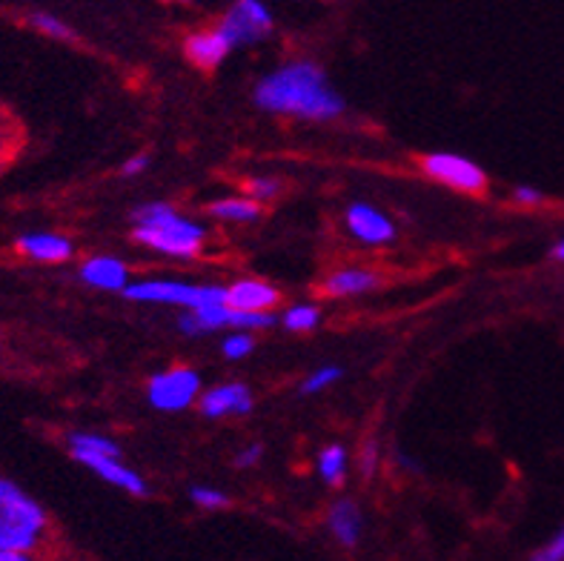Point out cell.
<instances>
[{
	"label": "cell",
	"mask_w": 564,
	"mask_h": 561,
	"mask_svg": "<svg viewBox=\"0 0 564 561\" xmlns=\"http://www.w3.org/2000/svg\"><path fill=\"white\" fill-rule=\"evenodd\" d=\"M376 462H379V447L376 444H365L361 447V458H358V467H361V473L365 476H372V470H376Z\"/></svg>",
	"instance_id": "obj_29"
},
{
	"label": "cell",
	"mask_w": 564,
	"mask_h": 561,
	"mask_svg": "<svg viewBox=\"0 0 564 561\" xmlns=\"http://www.w3.org/2000/svg\"><path fill=\"white\" fill-rule=\"evenodd\" d=\"M132 220H135L132 238L161 256L195 258L207 241V229L200 227L198 220L184 218L175 206L161 204V201L138 206Z\"/></svg>",
	"instance_id": "obj_3"
},
{
	"label": "cell",
	"mask_w": 564,
	"mask_h": 561,
	"mask_svg": "<svg viewBox=\"0 0 564 561\" xmlns=\"http://www.w3.org/2000/svg\"><path fill=\"white\" fill-rule=\"evenodd\" d=\"M553 258H558V261H564V238L556 244V247H553Z\"/></svg>",
	"instance_id": "obj_32"
},
{
	"label": "cell",
	"mask_w": 564,
	"mask_h": 561,
	"mask_svg": "<svg viewBox=\"0 0 564 561\" xmlns=\"http://www.w3.org/2000/svg\"><path fill=\"white\" fill-rule=\"evenodd\" d=\"M232 52L227 37L218 32L215 26L209 29H198L193 35L184 37V55L186 61L198 69H215V66H221L227 61V55Z\"/></svg>",
	"instance_id": "obj_13"
},
{
	"label": "cell",
	"mask_w": 564,
	"mask_h": 561,
	"mask_svg": "<svg viewBox=\"0 0 564 561\" xmlns=\"http://www.w3.org/2000/svg\"><path fill=\"white\" fill-rule=\"evenodd\" d=\"M272 12L258 3V0H238L227 12L221 14V21L215 23V29L229 41V46H250V43L264 41L272 32Z\"/></svg>",
	"instance_id": "obj_6"
},
{
	"label": "cell",
	"mask_w": 564,
	"mask_h": 561,
	"mask_svg": "<svg viewBox=\"0 0 564 561\" xmlns=\"http://www.w3.org/2000/svg\"><path fill=\"white\" fill-rule=\"evenodd\" d=\"M221 349L229 362H238V358H247L256 349V338L250 333H232L224 338Z\"/></svg>",
	"instance_id": "obj_24"
},
{
	"label": "cell",
	"mask_w": 564,
	"mask_h": 561,
	"mask_svg": "<svg viewBox=\"0 0 564 561\" xmlns=\"http://www.w3.org/2000/svg\"><path fill=\"white\" fill-rule=\"evenodd\" d=\"M347 470H350V455L341 444H327V447L318 453V476L324 478V484L329 487H338L347 478Z\"/></svg>",
	"instance_id": "obj_18"
},
{
	"label": "cell",
	"mask_w": 564,
	"mask_h": 561,
	"mask_svg": "<svg viewBox=\"0 0 564 561\" xmlns=\"http://www.w3.org/2000/svg\"><path fill=\"white\" fill-rule=\"evenodd\" d=\"M200 376L193 367H170L150 378L147 398L161 412H181L200 398Z\"/></svg>",
	"instance_id": "obj_5"
},
{
	"label": "cell",
	"mask_w": 564,
	"mask_h": 561,
	"mask_svg": "<svg viewBox=\"0 0 564 561\" xmlns=\"http://www.w3.org/2000/svg\"><path fill=\"white\" fill-rule=\"evenodd\" d=\"M329 533L336 536V541L341 548H356L358 539H361V527H365V519H361V510H358L356 501H336L329 507Z\"/></svg>",
	"instance_id": "obj_16"
},
{
	"label": "cell",
	"mask_w": 564,
	"mask_h": 561,
	"mask_svg": "<svg viewBox=\"0 0 564 561\" xmlns=\"http://www.w3.org/2000/svg\"><path fill=\"white\" fill-rule=\"evenodd\" d=\"M530 561H564V527Z\"/></svg>",
	"instance_id": "obj_26"
},
{
	"label": "cell",
	"mask_w": 564,
	"mask_h": 561,
	"mask_svg": "<svg viewBox=\"0 0 564 561\" xmlns=\"http://www.w3.org/2000/svg\"><path fill=\"white\" fill-rule=\"evenodd\" d=\"M0 561H41V559L29 553H0Z\"/></svg>",
	"instance_id": "obj_31"
},
{
	"label": "cell",
	"mask_w": 564,
	"mask_h": 561,
	"mask_svg": "<svg viewBox=\"0 0 564 561\" xmlns=\"http://www.w3.org/2000/svg\"><path fill=\"white\" fill-rule=\"evenodd\" d=\"M247 192H250V201H270L281 192V184L275 179H252L247 184Z\"/></svg>",
	"instance_id": "obj_25"
},
{
	"label": "cell",
	"mask_w": 564,
	"mask_h": 561,
	"mask_svg": "<svg viewBox=\"0 0 564 561\" xmlns=\"http://www.w3.org/2000/svg\"><path fill=\"white\" fill-rule=\"evenodd\" d=\"M50 513L21 484L0 476V553H29L50 541Z\"/></svg>",
	"instance_id": "obj_2"
},
{
	"label": "cell",
	"mask_w": 564,
	"mask_h": 561,
	"mask_svg": "<svg viewBox=\"0 0 564 561\" xmlns=\"http://www.w3.org/2000/svg\"><path fill=\"white\" fill-rule=\"evenodd\" d=\"M256 107L272 115L304 121H333L344 112V98L327 84V75L313 61H286L256 84Z\"/></svg>",
	"instance_id": "obj_1"
},
{
	"label": "cell",
	"mask_w": 564,
	"mask_h": 561,
	"mask_svg": "<svg viewBox=\"0 0 564 561\" xmlns=\"http://www.w3.org/2000/svg\"><path fill=\"white\" fill-rule=\"evenodd\" d=\"M513 198L519 201L522 206H536V204H542L544 195L539 190H533V186H519V190L513 192Z\"/></svg>",
	"instance_id": "obj_30"
},
{
	"label": "cell",
	"mask_w": 564,
	"mask_h": 561,
	"mask_svg": "<svg viewBox=\"0 0 564 561\" xmlns=\"http://www.w3.org/2000/svg\"><path fill=\"white\" fill-rule=\"evenodd\" d=\"M261 455H264V447H261V444H247V447L241 450V453L236 455V464L241 470H247V467H256L258 462H261Z\"/></svg>",
	"instance_id": "obj_28"
},
{
	"label": "cell",
	"mask_w": 564,
	"mask_h": 561,
	"mask_svg": "<svg viewBox=\"0 0 564 561\" xmlns=\"http://www.w3.org/2000/svg\"><path fill=\"white\" fill-rule=\"evenodd\" d=\"M129 301L141 304H172L184 306L186 313L204 310V306L227 304V290L215 284H189V281H172V278H143L132 281L123 290Z\"/></svg>",
	"instance_id": "obj_4"
},
{
	"label": "cell",
	"mask_w": 564,
	"mask_h": 561,
	"mask_svg": "<svg viewBox=\"0 0 564 561\" xmlns=\"http://www.w3.org/2000/svg\"><path fill=\"white\" fill-rule=\"evenodd\" d=\"M147 166H150V155H147V152H138V155H132L123 161L121 175H127V179H135V175H141Z\"/></svg>",
	"instance_id": "obj_27"
},
{
	"label": "cell",
	"mask_w": 564,
	"mask_h": 561,
	"mask_svg": "<svg viewBox=\"0 0 564 561\" xmlns=\"http://www.w3.org/2000/svg\"><path fill=\"white\" fill-rule=\"evenodd\" d=\"M424 175H430L438 184L451 190L467 192V195H481L487 190V172L476 161L453 152H430L422 158Z\"/></svg>",
	"instance_id": "obj_7"
},
{
	"label": "cell",
	"mask_w": 564,
	"mask_h": 561,
	"mask_svg": "<svg viewBox=\"0 0 564 561\" xmlns=\"http://www.w3.org/2000/svg\"><path fill=\"white\" fill-rule=\"evenodd\" d=\"M256 404L252 390L241 381H227L200 392L198 407L207 419H227V416H247Z\"/></svg>",
	"instance_id": "obj_9"
},
{
	"label": "cell",
	"mask_w": 564,
	"mask_h": 561,
	"mask_svg": "<svg viewBox=\"0 0 564 561\" xmlns=\"http://www.w3.org/2000/svg\"><path fill=\"white\" fill-rule=\"evenodd\" d=\"M80 281L93 290L107 292H123L132 281H129L127 263L118 261L115 256H93L80 263Z\"/></svg>",
	"instance_id": "obj_14"
},
{
	"label": "cell",
	"mask_w": 564,
	"mask_h": 561,
	"mask_svg": "<svg viewBox=\"0 0 564 561\" xmlns=\"http://www.w3.org/2000/svg\"><path fill=\"white\" fill-rule=\"evenodd\" d=\"M338 378H341V367H318V370L310 373V376L301 381V392H304V396H318V392H324L327 387H333Z\"/></svg>",
	"instance_id": "obj_21"
},
{
	"label": "cell",
	"mask_w": 564,
	"mask_h": 561,
	"mask_svg": "<svg viewBox=\"0 0 564 561\" xmlns=\"http://www.w3.org/2000/svg\"><path fill=\"white\" fill-rule=\"evenodd\" d=\"M347 229H350L352 238H358L361 244H370V247H381V244H390L395 238L393 220L387 218L381 209L370 204H350L347 206Z\"/></svg>",
	"instance_id": "obj_11"
},
{
	"label": "cell",
	"mask_w": 564,
	"mask_h": 561,
	"mask_svg": "<svg viewBox=\"0 0 564 561\" xmlns=\"http://www.w3.org/2000/svg\"><path fill=\"white\" fill-rule=\"evenodd\" d=\"M18 252L23 258L35 263H64L75 256V244L61 233H50V229H35V233H23L14 241Z\"/></svg>",
	"instance_id": "obj_12"
},
{
	"label": "cell",
	"mask_w": 564,
	"mask_h": 561,
	"mask_svg": "<svg viewBox=\"0 0 564 561\" xmlns=\"http://www.w3.org/2000/svg\"><path fill=\"white\" fill-rule=\"evenodd\" d=\"M29 26L41 32L46 37H55V41H75V29L64 21V18H57L52 12H32L26 18Z\"/></svg>",
	"instance_id": "obj_19"
},
{
	"label": "cell",
	"mask_w": 564,
	"mask_h": 561,
	"mask_svg": "<svg viewBox=\"0 0 564 561\" xmlns=\"http://www.w3.org/2000/svg\"><path fill=\"white\" fill-rule=\"evenodd\" d=\"M207 213L218 220H229V224H252L261 218V206L250 198H221L209 204Z\"/></svg>",
	"instance_id": "obj_17"
},
{
	"label": "cell",
	"mask_w": 564,
	"mask_h": 561,
	"mask_svg": "<svg viewBox=\"0 0 564 561\" xmlns=\"http://www.w3.org/2000/svg\"><path fill=\"white\" fill-rule=\"evenodd\" d=\"M189 498H193V505H198L200 510H221V507L229 505V496L218 487H189Z\"/></svg>",
	"instance_id": "obj_22"
},
{
	"label": "cell",
	"mask_w": 564,
	"mask_h": 561,
	"mask_svg": "<svg viewBox=\"0 0 564 561\" xmlns=\"http://www.w3.org/2000/svg\"><path fill=\"white\" fill-rule=\"evenodd\" d=\"M322 324V310L315 304H293L284 313V327L290 333H310Z\"/></svg>",
	"instance_id": "obj_20"
},
{
	"label": "cell",
	"mask_w": 564,
	"mask_h": 561,
	"mask_svg": "<svg viewBox=\"0 0 564 561\" xmlns=\"http://www.w3.org/2000/svg\"><path fill=\"white\" fill-rule=\"evenodd\" d=\"M381 284V276L365 267H344L336 270L333 276L324 278L322 292L329 299H352V295H361V292H370Z\"/></svg>",
	"instance_id": "obj_15"
},
{
	"label": "cell",
	"mask_w": 564,
	"mask_h": 561,
	"mask_svg": "<svg viewBox=\"0 0 564 561\" xmlns=\"http://www.w3.org/2000/svg\"><path fill=\"white\" fill-rule=\"evenodd\" d=\"M75 462L84 464L89 473H95L98 478H104L107 484H115L118 490L129 493V496H147L150 487L138 476L135 470L127 467L121 462V455H100V453H75L72 455Z\"/></svg>",
	"instance_id": "obj_8"
},
{
	"label": "cell",
	"mask_w": 564,
	"mask_h": 561,
	"mask_svg": "<svg viewBox=\"0 0 564 561\" xmlns=\"http://www.w3.org/2000/svg\"><path fill=\"white\" fill-rule=\"evenodd\" d=\"M224 290H227V306L236 313H272V306H279L281 301V292L261 278H238Z\"/></svg>",
	"instance_id": "obj_10"
},
{
	"label": "cell",
	"mask_w": 564,
	"mask_h": 561,
	"mask_svg": "<svg viewBox=\"0 0 564 561\" xmlns=\"http://www.w3.org/2000/svg\"><path fill=\"white\" fill-rule=\"evenodd\" d=\"M14 152H18V132H14V123L9 121L7 115L0 112V172L7 170Z\"/></svg>",
	"instance_id": "obj_23"
}]
</instances>
